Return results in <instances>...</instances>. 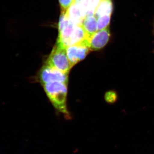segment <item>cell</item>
<instances>
[{
  "label": "cell",
  "instance_id": "cell-10",
  "mask_svg": "<svg viewBox=\"0 0 154 154\" xmlns=\"http://www.w3.org/2000/svg\"><path fill=\"white\" fill-rule=\"evenodd\" d=\"M102 0H82L80 2L87 16L94 15L95 11Z\"/></svg>",
  "mask_w": 154,
  "mask_h": 154
},
{
  "label": "cell",
  "instance_id": "cell-13",
  "mask_svg": "<svg viewBox=\"0 0 154 154\" xmlns=\"http://www.w3.org/2000/svg\"><path fill=\"white\" fill-rule=\"evenodd\" d=\"M117 96L116 93L113 91H109L105 94V99L106 101L110 103H113L116 100Z\"/></svg>",
  "mask_w": 154,
  "mask_h": 154
},
{
  "label": "cell",
  "instance_id": "cell-1",
  "mask_svg": "<svg viewBox=\"0 0 154 154\" xmlns=\"http://www.w3.org/2000/svg\"><path fill=\"white\" fill-rule=\"evenodd\" d=\"M42 85L48 97L56 109L69 118V115L66 107L68 84L54 82Z\"/></svg>",
  "mask_w": 154,
  "mask_h": 154
},
{
  "label": "cell",
  "instance_id": "cell-14",
  "mask_svg": "<svg viewBox=\"0 0 154 154\" xmlns=\"http://www.w3.org/2000/svg\"><path fill=\"white\" fill-rule=\"evenodd\" d=\"M82 0H75V2L80 3L82 2Z\"/></svg>",
  "mask_w": 154,
  "mask_h": 154
},
{
  "label": "cell",
  "instance_id": "cell-12",
  "mask_svg": "<svg viewBox=\"0 0 154 154\" xmlns=\"http://www.w3.org/2000/svg\"><path fill=\"white\" fill-rule=\"evenodd\" d=\"M61 12H66L70 6L74 2L75 0H59Z\"/></svg>",
  "mask_w": 154,
  "mask_h": 154
},
{
  "label": "cell",
  "instance_id": "cell-4",
  "mask_svg": "<svg viewBox=\"0 0 154 154\" xmlns=\"http://www.w3.org/2000/svg\"><path fill=\"white\" fill-rule=\"evenodd\" d=\"M68 75L45 63L38 72V79L42 85L54 82H60L68 84Z\"/></svg>",
  "mask_w": 154,
  "mask_h": 154
},
{
  "label": "cell",
  "instance_id": "cell-2",
  "mask_svg": "<svg viewBox=\"0 0 154 154\" xmlns=\"http://www.w3.org/2000/svg\"><path fill=\"white\" fill-rule=\"evenodd\" d=\"M88 37L82 26L70 22L63 29L58 31L57 44L66 49L69 46L88 42Z\"/></svg>",
  "mask_w": 154,
  "mask_h": 154
},
{
  "label": "cell",
  "instance_id": "cell-9",
  "mask_svg": "<svg viewBox=\"0 0 154 154\" xmlns=\"http://www.w3.org/2000/svg\"><path fill=\"white\" fill-rule=\"evenodd\" d=\"M112 0H102L95 11L94 16L97 18L102 16L110 15L113 12Z\"/></svg>",
  "mask_w": 154,
  "mask_h": 154
},
{
  "label": "cell",
  "instance_id": "cell-11",
  "mask_svg": "<svg viewBox=\"0 0 154 154\" xmlns=\"http://www.w3.org/2000/svg\"><path fill=\"white\" fill-rule=\"evenodd\" d=\"M110 15L102 16L97 18L98 30H101L109 27L110 24Z\"/></svg>",
  "mask_w": 154,
  "mask_h": 154
},
{
  "label": "cell",
  "instance_id": "cell-6",
  "mask_svg": "<svg viewBox=\"0 0 154 154\" xmlns=\"http://www.w3.org/2000/svg\"><path fill=\"white\" fill-rule=\"evenodd\" d=\"M110 37L109 26L99 30L88 39V44L91 51H97L105 47Z\"/></svg>",
  "mask_w": 154,
  "mask_h": 154
},
{
  "label": "cell",
  "instance_id": "cell-8",
  "mask_svg": "<svg viewBox=\"0 0 154 154\" xmlns=\"http://www.w3.org/2000/svg\"><path fill=\"white\" fill-rule=\"evenodd\" d=\"M82 26L88 34L89 38L99 30L97 19L94 15L86 16Z\"/></svg>",
  "mask_w": 154,
  "mask_h": 154
},
{
  "label": "cell",
  "instance_id": "cell-3",
  "mask_svg": "<svg viewBox=\"0 0 154 154\" xmlns=\"http://www.w3.org/2000/svg\"><path fill=\"white\" fill-rule=\"evenodd\" d=\"M45 63L68 74L72 69L67 55L66 49L57 43L48 57Z\"/></svg>",
  "mask_w": 154,
  "mask_h": 154
},
{
  "label": "cell",
  "instance_id": "cell-5",
  "mask_svg": "<svg viewBox=\"0 0 154 154\" xmlns=\"http://www.w3.org/2000/svg\"><path fill=\"white\" fill-rule=\"evenodd\" d=\"M90 51L88 42L75 45L67 48V55L71 68L84 60Z\"/></svg>",
  "mask_w": 154,
  "mask_h": 154
},
{
  "label": "cell",
  "instance_id": "cell-7",
  "mask_svg": "<svg viewBox=\"0 0 154 154\" xmlns=\"http://www.w3.org/2000/svg\"><path fill=\"white\" fill-rule=\"evenodd\" d=\"M70 21L75 25L82 26L87 15L80 3L74 2L66 12Z\"/></svg>",
  "mask_w": 154,
  "mask_h": 154
}]
</instances>
